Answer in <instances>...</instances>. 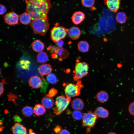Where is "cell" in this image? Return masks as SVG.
I'll use <instances>...</instances> for the list:
<instances>
[{"label":"cell","mask_w":134,"mask_h":134,"mask_svg":"<svg viewBox=\"0 0 134 134\" xmlns=\"http://www.w3.org/2000/svg\"><path fill=\"white\" fill-rule=\"evenodd\" d=\"M26 11L32 20L47 18V15L51 5L50 0H26Z\"/></svg>","instance_id":"1"},{"label":"cell","mask_w":134,"mask_h":134,"mask_svg":"<svg viewBox=\"0 0 134 134\" xmlns=\"http://www.w3.org/2000/svg\"><path fill=\"white\" fill-rule=\"evenodd\" d=\"M30 25L34 34L44 36L49 29L50 24L47 18L33 20Z\"/></svg>","instance_id":"2"},{"label":"cell","mask_w":134,"mask_h":134,"mask_svg":"<svg viewBox=\"0 0 134 134\" xmlns=\"http://www.w3.org/2000/svg\"><path fill=\"white\" fill-rule=\"evenodd\" d=\"M89 67L87 63L80 62L77 60L73 71V78L74 80L78 81L87 75L88 73Z\"/></svg>","instance_id":"3"},{"label":"cell","mask_w":134,"mask_h":134,"mask_svg":"<svg viewBox=\"0 0 134 134\" xmlns=\"http://www.w3.org/2000/svg\"><path fill=\"white\" fill-rule=\"evenodd\" d=\"M71 101V98L66 96L57 97L55 103L56 107L53 108L54 113L56 115L60 114L67 108Z\"/></svg>","instance_id":"4"},{"label":"cell","mask_w":134,"mask_h":134,"mask_svg":"<svg viewBox=\"0 0 134 134\" xmlns=\"http://www.w3.org/2000/svg\"><path fill=\"white\" fill-rule=\"evenodd\" d=\"M63 85L65 87V95L70 98L79 96L81 90L83 87L80 80L77 81L76 84L64 83Z\"/></svg>","instance_id":"5"},{"label":"cell","mask_w":134,"mask_h":134,"mask_svg":"<svg viewBox=\"0 0 134 134\" xmlns=\"http://www.w3.org/2000/svg\"><path fill=\"white\" fill-rule=\"evenodd\" d=\"M98 117L95 113L91 111L83 114L82 125L83 127H87V133H89L91 129L94 127Z\"/></svg>","instance_id":"6"},{"label":"cell","mask_w":134,"mask_h":134,"mask_svg":"<svg viewBox=\"0 0 134 134\" xmlns=\"http://www.w3.org/2000/svg\"><path fill=\"white\" fill-rule=\"evenodd\" d=\"M68 29L62 26L54 27L51 31V38L54 42L58 41L64 38L67 33Z\"/></svg>","instance_id":"7"},{"label":"cell","mask_w":134,"mask_h":134,"mask_svg":"<svg viewBox=\"0 0 134 134\" xmlns=\"http://www.w3.org/2000/svg\"><path fill=\"white\" fill-rule=\"evenodd\" d=\"M18 16L13 11L7 13L4 16V20L5 22L10 25L18 24Z\"/></svg>","instance_id":"8"},{"label":"cell","mask_w":134,"mask_h":134,"mask_svg":"<svg viewBox=\"0 0 134 134\" xmlns=\"http://www.w3.org/2000/svg\"><path fill=\"white\" fill-rule=\"evenodd\" d=\"M104 2L110 10L113 12H116L119 8L120 0H104Z\"/></svg>","instance_id":"9"},{"label":"cell","mask_w":134,"mask_h":134,"mask_svg":"<svg viewBox=\"0 0 134 134\" xmlns=\"http://www.w3.org/2000/svg\"><path fill=\"white\" fill-rule=\"evenodd\" d=\"M29 86L33 88L37 89L40 87L42 83L41 79L37 75L31 77L29 79Z\"/></svg>","instance_id":"10"},{"label":"cell","mask_w":134,"mask_h":134,"mask_svg":"<svg viewBox=\"0 0 134 134\" xmlns=\"http://www.w3.org/2000/svg\"><path fill=\"white\" fill-rule=\"evenodd\" d=\"M67 33L71 39L75 40L79 38L81 32L78 28L73 27L68 29Z\"/></svg>","instance_id":"11"},{"label":"cell","mask_w":134,"mask_h":134,"mask_svg":"<svg viewBox=\"0 0 134 134\" xmlns=\"http://www.w3.org/2000/svg\"><path fill=\"white\" fill-rule=\"evenodd\" d=\"M85 18V15L81 11H77L73 14L72 19L73 23L77 25L81 23Z\"/></svg>","instance_id":"12"},{"label":"cell","mask_w":134,"mask_h":134,"mask_svg":"<svg viewBox=\"0 0 134 134\" xmlns=\"http://www.w3.org/2000/svg\"><path fill=\"white\" fill-rule=\"evenodd\" d=\"M14 134H27L26 128L21 124L16 123L12 128Z\"/></svg>","instance_id":"13"},{"label":"cell","mask_w":134,"mask_h":134,"mask_svg":"<svg viewBox=\"0 0 134 134\" xmlns=\"http://www.w3.org/2000/svg\"><path fill=\"white\" fill-rule=\"evenodd\" d=\"M40 74L42 76L49 75L52 71L51 65L49 64H43L40 66L38 68Z\"/></svg>","instance_id":"14"},{"label":"cell","mask_w":134,"mask_h":134,"mask_svg":"<svg viewBox=\"0 0 134 134\" xmlns=\"http://www.w3.org/2000/svg\"><path fill=\"white\" fill-rule=\"evenodd\" d=\"M84 104L82 100L79 98L73 100L71 103L72 108L75 110H80L83 108Z\"/></svg>","instance_id":"15"},{"label":"cell","mask_w":134,"mask_h":134,"mask_svg":"<svg viewBox=\"0 0 134 134\" xmlns=\"http://www.w3.org/2000/svg\"><path fill=\"white\" fill-rule=\"evenodd\" d=\"M42 105L45 108L50 109L54 105V100L51 97L46 96L44 97L41 100Z\"/></svg>","instance_id":"16"},{"label":"cell","mask_w":134,"mask_h":134,"mask_svg":"<svg viewBox=\"0 0 134 134\" xmlns=\"http://www.w3.org/2000/svg\"><path fill=\"white\" fill-rule=\"evenodd\" d=\"M32 47L34 51L40 52L44 49V46L43 43L40 40L36 39L32 43Z\"/></svg>","instance_id":"17"},{"label":"cell","mask_w":134,"mask_h":134,"mask_svg":"<svg viewBox=\"0 0 134 134\" xmlns=\"http://www.w3.org/2000/svg\"><path fill=\"white\" fill-rule=\"evenodd\" d=\"M95 113L98 117L102 118L107 117L109 115V112L106 109L102 107H99L95 110Z\"/></svg>","instance_id":"18"},{"label":"cell","mask_w":134,"mask_h":134,"mask_svg":"<svg viewBox=\"0 0 134 134\" xmlns=\"http://www.w3.org/2000/svg\"><path fill=\"white\" fill-rule=\"evenodd\" d=\"M97 100L101 103H104L108 100L109 96L106 91H101L98 92L96 95Z\"/></svg>","instance_id":"19"},{"label":"cell","mask_w":134,"mask_h":134,"mask_svg":"<svg viewBox=\"0 0 134 134\" xmlns=\"http://www.w3.org/2000/svg\"><path fill=\"white\" fill-rule=\"evenodd\" d=\"M19 19L20 22L22 24L27 25L30 23L32 19L28 13L25 12L20 15Z\"/></svg>","instance_id":"20"},{"label":"cell","mask_w":134,"mask_h":134,"mask_svg":"<svg viewBox=\"0 0 134 134\" xmlns=\"http://www.w3.org/2000/svg\"><path fill=\"white\" fill-rule=\"evenodd\" d=\"M46 111L45 108L42 104H36L33 109L34 113L38 116L43 115Z\"/></svg>","instance_id":"21"},{"label":"cell","mask_w":134,"mask_h":134,"mask_svg":"<svg viewBox=\"0 0 134 134\" xmlns=\"http://www.w3.org/2000/svg\"><path fill=\"white\" fill-rule=\"evenodd\" d=\"M55 54H57L60 57L59 59L60 61H62L63 59L65 58L68 54L67 51L62 48L58 47L55 51Z\"/></svg>","instance_id":"22"},{"label":"cell","mask_w":134,"mask_h":134,"mask_svg":"<svg viewBox=\"0 0 134 134\" xmlns=\"http://www.w3.org/2000/svg\"><path fill=\"white\" fill-rule=\"evenodd\" d=\"M77 47L79 50L83 52H87L89 49V45L88 43L85 41H81L78 43Z\"/></svg>","instance_id":"23"},{"label":"cell","mask_w":134,"mask_h":134,"mask_svg":"<svg viewBox=\"0 0 134 134\" xmlns=\"http://www.w3.org/2000/svg\"><path fill=\"white\" fill-rule=\"evenodd\" d=\"M37 60L40 63H44L48 60V57L47 54L44 52H39L36 56Z\"/></svg>","instance_id":"24"},{"label":"cell","mask_w":134,"mask_h":134,"mask_svg":"<svg viewBox=\"0 0 134 134\" xmlns=\"http://www.w3.org/2000/svg\"><path fill=\"white\" fill-rule=\"evenodd\" d=\"M115 18L117 22L122 24L126 22L127 20V17L125 13L120 12L117 13Z\"/></svg>","instance_id":"25"},{"label":"cell","mask_w":134,"mask_h":134,"mask_svg":"<svg viewBox=\"0 0 134 134\" xmlns=\"http://www.w3.org/2000/svg\"><path fill=\"white\" fill-rule=\"evenodd\" d=\"M22 112L23 115L25 117H30L34 113L33 109L31 107L26 106L23 107Z\"/></svg>","instance_id":"26"},{"label":"cell","mask_w":134,"mask_h":134,"mask_svg":"<svg viewBox=\"0 0 134 134\" xmlns=\"http://www.w3.org/2000/svg\"><path fill=\"white\" fill-rule=\"evenodd\" d=\"M19 64L20 67L24 69L28 70L30 69L31 63L28 60H21L20 61Z\"/></svg>","instance_id":"27"},{"label":"cell","mask_w":134,"mask_h":134,"mask_svg":"<svg viewBox=\"0 0 134 134\" xmlns=\"http://www.w3.org/2000/svg\"><path fill=\"white\" fill-rule=\"evenodd\" d=\"M46 79L47 81L52 84H55L57 83V80L56 75L53 73H50L47 76Z\"/></svg>","instance_id":"28"},{"label":"cell","mask_w":134,"mask_h":134,"mask_svg":"<svg viewBox=\"0 0 134 134\" xmlns=\"http://www.w3.org/2000/svg\"><path fill=\"white\" fill-rule=\"evenodd\" d=\"M72 116L75 119L79 120L83 118V114L79 110H75L72 113Z\"/></svg>","instance_id":"29"},{"label":"cell","mask_w":134,"mask_h":134,"mask_svg":"<svg viewBox=\"0 0 134 134\" xmlns=\"http://www.w3.org/2000/svg\"><path fill=\"white\" fill-rule=\"evenodd\" d=\"M81 1L82 4L84 6L88 8L93 6L95 2L94 0H81Z\"/></svg>","instance_id":"30"},{"label":"cell","mask_w":134,"mask_h":134,"mask_svg":"<svg viewBox=\"0 0 134 134\" xmlns=\"http://www.w3.org/2000/svg\"><path fill=\"white\" fill-rule=\"evenodd\" d=\"M48 85V83L45 80L43 79V81L41 86L40 91L43 93H45L47 91Z\"/></svg>","instance_id":"31"},{"label":"cell","mask_w":134,"mask_h":134,"mask_svg":"<svg viewBox=\"0 0 134 134\" xmlns=\"http://www.w3.org/2000/svg\"><path fill=\"white\" fill-rule=\"evenodd\" d=\"M58 93L57 90L54 88L51 89L49 91L48 94L46 96L50 97H53L55 96Z\"/></svg>","instance_id":"32"},{"label":"cell","mask_w":134,"mask_h":134,"mask_svg":"<svg viewBox=\"0 0 134 134\" xmlns=\"http://www.w3.org/2000/svg\"><path fill=\"white\" fill-rule=\"evenodd\" d=\"M6 79L5 78H3L1 79L0 83V95L1 96L2 94L3 93L4 89V85L5 84H6Z\"/></svg>","instance_id":"33"},{"label":"cell","mask_w":134,"mask_h":134,"mask_svg":"<svg viewBox=\"0 0 134 134\" xmlns=\"http://www.w3.org/2000/svg\"><path fill=\"white\" fill-rule=\"evenodd\" d=\"M130 114L134 116V101L131 103L129 105L128 108Z\"/></svg>","instance_id":"34"},{"label":"cell","mask_w":134,"mask_h":134,"mask_svg":"<svg viewBox=\"0 0 134 134\" xmlns=\"http://www.w3.org/2000/svg\"><path fill=\"white\" fill-rule=\"evenodd\" d=\"M8 100L12 101L15 103L16 99H17V96L11 93H10L8 95Z\"/></svg>","instance_id":"35"},{"label":"cell","mask_w":134,"mask_h":134,"mask_svg":"<svg viewBox=\"0 0 134 134\" xmlns=\"http://www.w3.org/2000/svg\"><path fill=\"white\" fill-rule=\"evenodd\" d=\"M63 129L61 127L58 126L54 129V131L56 134H59Z\"/></svg>","instance_id":"36"},{"label":"cell","mask_w":134,"mask_h":134,"mask_svg":"<svg viewBox=\"0 0 134 134\" xmlns=\"http://www.w3.org/2000/svg\"><path fill=\"white\" fill-rule=\"evenodd\" d=\"M6 9L5 6L2 4H0V14L2 15L4 14L6 11Z\"/></svg>","instance_id":"37"},{"label":"cell","mask_w":134,"mask_h":134,"mask_svg":"<svg viewBox=\"0 0 134 134\" xmlns=\"http://www.w3.org/2000/svg\"><path fill=\"white\" fill-rule=\"evenodd\" d=\"M13 119L14 121L16 123H19L22 121V119L18 115H15L13 117Z\"/></svg>","instance_id":"38"},{"label":"cell","mask_w":134,"mask_h":134,"mask_svg":"<svg viewBox=\"0 0 134 134\" xmlns=\"http://www.w3.org/2000/svg\"><path fill=\"white\" fill-rule=\"evenodd\" d=\"M56 43L57 46L59 48H61L64 44V41L61 40L58 41Z\"/></svg>","instance_id":"39"},{"label":"cell","mask_w":134,"mask_h":134,"mask_svg":"<svg viewBox=\"0 0 134 134\" xmlns=\"http://www.w3.org/2000/svg\"><path fill=\"white\" fill-rule=\"evenodd\" d=\"M59 134H70V133L66 129H63Z\"/></svg>","instance_id":"40"},{"label":"cell","mask_w":134,"mask_h":134,"mask_svg":"<svg viewBox=\"0 0 134 134\" xmlns=\"http://www.w3.org/2000/svg\"><path fill=\"white\" fill-rule=\"evenodd\" d=\"M29 134H36L35 133L33 132V130L31 129H29Z\"/></svg>","instance_id":"41"},{"label":"cell","mask_w":134,"mask_h":134,"mask_svg":"<svg viewBox=\"0 0 134 134\" xmlns=\"http://www.w3.org/2000/svg\"><path fill=\"white\" fill-rule=\"evenodd\" d=\"M52 58L53 59L57 58L58 57L57 55L55 54H52Z\"/></svg>","instance_id":"42"},{"label":"cell","mask_w":134,"mask_h":134,"mask_svg":"<svg viewBox=\"0 0 134 134\" xmlns=\"http://www.w3.org/2000/svg\"><path fill=\"white\" fill-rule=\"evenodd\" d=\"M107 134H116V133L113 132H109Z\"/></svg>","instance_id":"43"}]
</instances>
